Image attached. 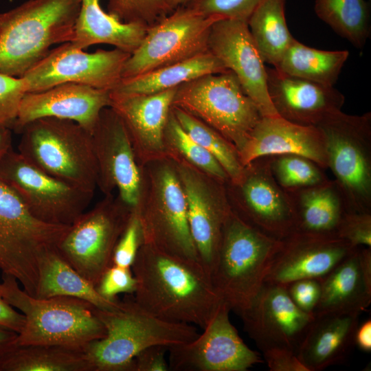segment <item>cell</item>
<instances>
[{
    "label": "cell",
    "mask_w": 371,
    "mask_h": 371,
    "mask_svg": "<svg viewBox=\"0 0 371 371\" xmlns=\"http://www.w3.org/2000/svg\"><path fill=\"white\" fill-rule=\"evenodd\" d=\"M131 270L137 280L135 301L161 319L203 330L222 302L199 262L142 244Z\"/></svg>",
    "instance_id": "6da1fadb"
},
{
    "label": "cell",
    "mask_w": 371,
    "mask_h": 371,
    "mask_svg": "<svg viewBox=\"0 0 371 371\" xmlns=\"http://www.w3.org/2000/svg\"><path fill=\"white\" fill-rule=\"evenodd\" d=\"M80 0H28L0 13V73L21 78L56 44L72 42Z\"/></svg>",
    "instance_id": "7a4b0ae2"
},
{
    "label": "cell",
    "mask_w": 371,
    "mask_h": 371,
    "mask_svg": "<svg viewBox=\"0 0 371 371\" xmlns=\"http://www.w3.org/2000/svg\"><path fill=\"white\" fill-rule=\"evenodd\" d=\"M106 335L85 346L92 371H134V359L154 345L168 348L188 343L199 335L194 326L161 319L126 297L114 311L95 308Z\"/></svg>",
    "instance_id": "3957f363"
},
{
    "label": "cell",
    "mask_w": 371,
    "mask_h": 371,
    "mask_svg": "<svg viewBox=\"0 0 371 371\" xmlns=\"http://www.w3.org/2000/svg\"><path fill=\"white\" fill-rule=\"evenodd\" d=\"M0 297L19 310L25 324L15 346L60 345L84 349L103 338L106 330L95 313V307L69 297L38 298L19 286L12 276L2 273Z\"/></svg>",
    "instance_id": "277c9868"
},
{
    "label": "cell",
    "mask_w": 371,
    "mask_h": 371,
    "mask_svg": "<svg viewBox=\"0 0 371 371\" xmlns=\"http://www.w3.org/2000/svg\"><path fill=\"white\" fill-rule=\"evenodd\" d=\"M280 245L281 240L265 234L232 210L210 275L216 294L230 311L240 315L249 307L265 283Z\"/></svg>",
    "instance_id": "5b68a950"
},
{
    "label": "cell",
    "mask_w": 371,
    "mask_h": 371,
    "mask_svg": "<svg viewBox=\"0 0 371 371\" xmlns=\"http://www.w3.org/2000/svg\"><path fill=\"white\" fill-rule=\"evenodd\" d=\"M19 153L47 173L94 192L98 170L91 133L68 120L43 117L20 131Z\"/></svg>",
    "instance_id": "8992f818"
},
{
    "label": "cell",
    "mask_w": 371,
    "mask_h": 371,
    "mask_svg": "<svg viewBox=\"0 0 371 371\" xmlns=\"http://www.w3.org/2000/svg\"><path fill=\"white\" fill-rule=\"evenodd\" d=\"M69 225L43 222L0 180V269L35 297L41 256L57 247Z\"/></svg>",
    "instance_id": "52a82bcc"
},
{
    "label": "cell",
    "mask_w": 371,
    "mask_h": 371,
    "mask_svg": "<svg viewBox=\"0 0 371 371\" xmlns=\"http://www.w3.org/2000/svg\"><path fill=\"white\" fill-rule=\"evenodd\" d=\"M172 106L214 129L238 152L263 117L231 71L207 74L181 85Z\"/></svg>",
    "instance_id": "ba28073f"
},
{
    "label": "cell",
    "mask_w": 371,
    "mask_h": 371,
    "mask_svg": "<svg viewBox=\"0 0 371 371\" xmlns=\"http://www.w3.org/2000/svg\"><path fill=\"white\" fill-rule=\"evenodd\" d=\"M348 212L371 213V113H335L315 126Z\"/></svg>",
    "instance_id": "9c48e42d"
},
{
    "label": "cell",
    "mask_w": 371,
    "mask_h": 371,
    "mask_svg": "<svg viewBox=\"0 0 371 371\" xmlns=\"http://www.w3.org/2000/svg\"><path fill=\"white\" fill-rule=\"evenodd\" d=\"M164 159L153 161L147 192L142 190L136 209L142 226L143 244L200 262L188 225L185 194L175 164H170Z\"/></svg>",
    "instance_id": "30bf717a"
},
{
    "label": "cell",
    "mask_w": 371,
    "mask_h": 371,
    "mask_svg": "<svg viewBox=\"0 0 371 371\" xmlns=\"http://www.w3.org/2000/svg\"><path fill=\"white\" fill-rule=\"evenodd\" d=\"M131 211L111 194L71 224L56 250L82 276L96 286L112 265L114 248Z\"/></svg>",
    "instance_id": "8fae6325"
},
{
    "label": "cell",
    "mask_w": 371,
    "mask_h": 371,
    "mask_svg": "<svg viewBox=\"0 0 371 371\" xmlns=\"http://www.w3.org/2000/svg\"><path fill=\"white\" fill-rule=\"evenodd\" d=\"M222 19L205 16L188 5L176 8L148 26L141 43L125 62L122 78L136 76L208 51L212 26Z\"/></svg>",
    "instance_id": "7c38bea8"
},
{
    "label": "cell",
    "mask_w": 371,
    "mask_h": 371,
    "mask_svg": "<svg viewBox=\"0 0 371 371\" xmlns=\"http://www.w3.org/2000/svg\"><path fill=\"white\" fill-rule=\"evenodd\" d=\"M0 180L16 192L33 216L54 225L72 224L93 195L47 173L13 149L0 161Z\"/></svg>",
    "instance_id": "4fadbf2b"
},
{
    "label": "cell",
    "mask_w": 371,
    "mask_h": 371,
    "mask_svg": "<svg viewBox=\"0 0 371 371\" xmlns=\"http://www.w3.org/2000/svg\"><path fill=\"white\" fill-rule=\"evenodd\" d=\"M130 54L117 48L88 53L67 42L52 49L21 78L26 92L67 82L111 91L121 81Z\"/></svg>",
    "instance_id": "5bb4252c"
},
{
    "label": "cell",
    "mask_w": 371,
    "mask_h": 371,
    "mask_svg": "<svg viewBox=\"0 0 371 371\" xmlns=\"http://www.w3.org/2000/svg\"><path fill=\"white\" fill-rule=\"evenodd\" d=\"M175 166L187 203V216L199 260L210 275L220 247L223 229L232 212L225 183L184 160Z\"/></svg>",
    "instance_id": "9a60e30c"
},
{
    "label": "cell",
    "mask_w": 371,
    "mask_h": 371,
    "mask_svg": "<svg viewBox=\"0 0 371 371\" xmlns=\"http://www.w3.org/2000/svg\"><path fill=\"white\" fill-rule=\"evenodd\" d=\"M230 309L222 301L208 324L194 340L169 347V370L247 371L262 362L249 348L229 320Z\"/></svg>",
    "instance_id": "2e32d148"
},
{
    "label": "cell",
    "mask_w": 371,
    "mask_h": 371,
    "mask_svg": "<svg viewBox=\"0 0 371 371\" xmlns=\"http://www.w3.org/2000/svg\"><path fill=\"white\" fill-rule=\"evenodd\" d=\"M227 183L238 203L232 208L247 223L278 240L295 231L292 203L273 177L269 157H259L244 166L238 183Z\"/></svg>",
    "instance_id": "e0dca14e"
},
{
    "label": "cell",
    "mask_w": 371,
    "mask_h": 371,
    "mask_svg": "<svg viewBox=\"0 0 371 371\" xmlns=\"http://www.w3.org/2000/svg\"><path fill=\"white\" fill-rule=\"evenodd\" d=\"M98 182L106 195L117 189L120 200L131 210L139 204L142 173L127 130L117 113L104 109L91 133Z\"/></svg>",
    "instance_id": "ac0fdd59"
},
{
    "label": "cell",
    "mask_w": 371,
    "mask_h": 371,
    "mask_svg": "<svg viewBox=\"0 0 371 371\" xmlns=\"http://www.w3.org/2000/svg\"><path fill=\"white\" fill-rule=\"evenodd\" d=\"M239 315L245 331L262 352L283 348L296 352L315 318L293 302L285 286L266 282Z\"/></svg>",
    "instance_id": "d6986e66"
},
{
    "label": "cell",
    "mask_w": 371,
    "mask_h": 371,
    "mask_svg": "<svg viewBox=\"0 0 371 371\" xmlns=\"http://www.w3.org/2000/svg\"><path fill=\"white\" fill-rule=\"evenodd\" d=\"M208 50L233 72L262 115L277 116L267 91V67L245 21L222 19L212 26Z\"/></svg>",
    "instance_id": "ffe728a7"
},
{
    "label": "cell",
    "mask_w": 371,
    "mask_h": 371,
    "mask_svg": "<svg viewBox=\"0 0 371 371\" xmlns=\"http://www.w3.org/2000/svg\"><path fill=\"white\" fill-rule=\"evenodd\" d=\"M356 248L336 235L294 232L281 240L265 282L285 286L301 279H321Z\"/></svg>",
    "instance_id": "44dd1931"
},
{
    "label": "cell",
    "mask_w": 371,
    "mask_h": 371,
    "mask_svg": "<svg viewBox=\"0 0 371 371\" xmlns=\"http://www.w3.org/2000/svg\"><path fill=\"white\" fill-rule=\"evenodd\" d=\"M111 91L67 82L26 92L12 130L19 133L27 123L43 117L71 120L92 133L102 111L111 105Z\"/></svg>",
    "instance_id": "7402d4cb"
},
{
    "label": "cell",
    "mask_w": 371,
    "mask_h": 371,
    "mask_svg": "<svg viewBox=\"0 0 371 371\" xmlns=\"http://www.w3.org/2000/svg\"><path fill=\"white\" fill-rule=\"evenodd\" d=\"M177 89L152 94L111 93L110 107L122 120L137 161L146 163L169 156L164 131Z\"/></svg>",
    "instance_id": "603a6c76"
},
{
    "label": "cell",
    "mask_w": 371,
    "mask_h": 371,
    "mask_svg": "<svg viewBox=\"0 0 371 371\" xmlns=\"http://www.w3.org/2000/svg\"><path fill=\"white\" fill-rule=\"evenodd\" d=\"M267 91L277 114L302 126H315L341 111L344 95L334 86H326L267 67Z\"/></svg>",
    "instance_id": "cb8c5ba5"
},
{
    "label": "cell",
    "mask_w": 371,
    "mask_h": 371,
    "mask_svg": "<svg viewBox=\"0 0 371 371\" xmlns=\"http://www.w3.org/2000/svg\"><path fill=\"white\" fill-rule=\"evenodd\" d=\"M285 154L305 157L322 169L328 168L320 131L316 126L294 124L279 115L262 117L238 152L243 166L259 157Z\"/></svg>",
    "instance_id": "d4e9b609"
},
{
    "label": "cell",
    "mask_w": 371,
    "mask_h": 371,
    "mask_svg": "<svg viewBox=\"0 0 371 371\" xmlns=\"http://www.w3.org/2000/svg\"><path fill=\"white\" fill-rule=\"evenodd\" d=\"M321 295L313 315H359L371 303V247H357L319 279Z\"/></svg>",
    "instance_id": "484cf974"
},
{
    "label": "cell",
    "mask_w": 371,
    "mask_h": 371,
    "mask_svg": "<svg viewBox=\"0 0 371 371\" xmlns=\"http://www.w3.org/2000/svg\"><path fill=\"white\" fill-rule=\"evenodd\" d=\"M359 315L315 316L296 354L308 371H320L344 362L355 345Z\"/></svg>",
    "instance_id": "4316f807"
},
{
    "label": "cell",
    "mask_w": 371,
    "mask_h": 371,
    "mask_svg": "<svg viewBox=\"0 0 371 371\" xmlns=\"http://www.w3.org/2000/svg\"><path fill=\"white\" fill-rule=\"evenodd\" d=\"M292 203L295 231L308 234L336 235L348 212L344 195L335 180L308 187L286 190Z\"/></svg>",
    "instance_id": "83f0119b"
},
{
    "label": "cell",
    "mask_w": 371,
    "mask_h": 371,
    "mask_svg": "<svg viewBox=\"0 0 371 371\" xmlns=\"http://www.w3.org/2000/svg\"><path fill=\"white\" fill-rule=\"evenodd\" d=\"M80 8L74 28L75 47L85 49L97 44L111 45L129 54L144 38L149 25L124 23L105 12L100 0H80Z\"/></svg>",
    "instance_id": "f1b7e54d"
},
{
    "label": "cell",
    "mask_w": 371,
    "mask_h": 371,
    "mask_svg": "<svg viewBox=\"0 0 371 371\" xmlns=\"http://www.w3.org/2000/svg\"><path fill=\"white\" fill-rule=\"evenodd\" d=\"M35 297H75L105 311L117 310L122 304L118 299L111 300L102 297L94 285L60 255L56 248L45 252L39 260L38 281Z\"/></svg>",
    "instance_id": "f546056e"
},
{
    "label": "cell",
    "mask_w": 371,
    "mask_h": 371,
    "mask_svg": "<svg viewBox=\"0 0 371 371\" xmlns=\"http://www.w3.org/2000/svg\"><path fill=\"white\" fill-rule=\"evenodd\" d=\"M222 62L209 50L181 62L131 78H122L111 93L152 94L177 88L199 77L227 72Z\"/></svg>",
    "instance_id": "4dcf8cb0"
},
{
    "label": "cell",
    "mask_w": 371,
    "mask_h": 371,
    "mask_svg": "<svg viewBox=\"0 0 371 371\" xmlns=\"http://www.w3.org/2000/svg\"><path fill=\"white\" fill-rule=\"evenodd\" d=\"M0 371H92L84 349L60 345L16 346L0 358Z\"/></svg>",
    "instance_id": "1f68e13d"
},
{
    "label": "cell",
    "mask_w": 371,
    "mask_h": 371,
    "mask_svg": "<svg viewBox=\"0 0 371 371\" xmlns=\"http://www.w3.org/2000/svg\"><path fill=\"white\" fill-rule=\"evenodd\" d=\"M348 56V50L317 49L294 38L275 68L290 76L334 86Z\"/></svg>",
    "instance_id": "d6a6232c"
},
{
    "label": "cell",
    "mask_w": 371,
    "mask_h": 371,
    "mask_svg": "<svg viewBox=\"0 0 371 371\" xmlns=\"http://www.w3.org/2000/svg\"><path fill=\"white\" fill-rule=\"evenodd\" d=\"M247 23L263 61L276 67L294 39L286 21L285 0H263Z\"/></svg>",
    "instance_id": "836d02e7"
},
{
    "label": "cell",
    "mask_w": 371,
    "mask_h": 371,
    "mask_svg": "<svg viewBox=\"0 0 371 371\" xmlns=\"http://www.w3.org/2000/svg\"><path fill=\"white\" fill-rule=\"evenodd\" d=\"M317 16L355 47L361 48L370 32V10L365 0H315Z\"/></svg>",
    "instance_id": "e575fe53"
},
{
    "label": "cell",
    "mask_w": 371,
    "mask_h": 371,
    "mask_svg": "<svg viewBox=\"0 0 371 371\" xmlns=\"http://www.w3.org/2000/svg\"><path fill=\"white\" fill-rule=\"evenodd\" d=\"M171 111L188 135L219 162L229 177V182L238 183L243 177L244 166L235 146L214 129L182 109L172 106Z\"/></svg>",
    "instance_id": "d590c367"
},
{
    "label": "cell",
    "mask_w": 371,
    "mask_h": 371,
    "mask_svg": "<svg viewBox=\"0 0 371 371\" xmlns=\"http://www.w3.org/2000/svg\"><path fill=\"white\" fill-rule=\"evenodd\" d=\"M165 142L184 159L207 175L223 182L229 177L219 162L203 147L192 139L183 129L172 111L164 131Z\"/></svg>",
    "instance_id": "8d00e7d4"
},
{
    "label": "cell",
    "mask_w": 371,
    "mask_h": 371,
    "mask_svg": "<svg viewBox=\"0 0 371 371\" xmlns=\"http://www.w3.org/2000/svg\"><path fill=\"white\" fill-rule=\"evenodd\" d=\"M273 177L285 190L315 186L328 179L324 169L295 154L268 156Z\"/></svg>",
    "instance_id": "74e56055"
},
{
    "label": "cell",
    "mask_w": 371,
    "mask_h": 371,
    "mask_svg": "<svg viewBox=\"0 0 371 371\" xmlns=\"http://www.w3.org/2000/svg\"><path fill=\"white\" fill-rule=\"evenodd\" d=\"M108 12L124 23L153 25L170 12L165 0H109Z\"/></svg>",
    "instance_id": "f35d334b"
},
{
    "label": "cell",
    "mask_w": 371,
    "mask_h": 371,
    "mask_svg": "<svg viewBox=\"0 0 371 371\" xmlns=\"http://www.w3.org/2000/svg\"><path fill=\"white\" fill-rule=\"evenodd\" d=\"M263 0H193L187 5L205 16L247 22L255 8Z\"/></svg>",
    "instance_id": "ab89813d"
},
{
    "label": "cell",
    "mask_w": 371,
    "mask_h": 371,
    "mask_svg": "<svg viewBox=\"0 0 371 371\" xmlns=\"http://www.w3.org/2000/svg\"><path fill=\"white\" fill-rule=\"evenodd\" d=\"M142 244V230L139 215L137 210H132L126 226L114 248L112 265L131 268Z\"/></svg>",
    "instance_id": "60d3db41"
},
{
    "label": "cell",
    "mask_w": 371,
    "mask_h": 371,
    "mask_svg": "<svg viewBox=\"0 0 371 371\" xmlns=\"http://www.w3.org/2000/svg\"><path fill=\"white\" fill-rule=\"evenodd\" d=\"M25 93L22 78L0 73V126L12 128Z\"/></svg>",
    "instance_id": "b9f144b4"
},
{
    "label": "cell",
    "mask_w": 371,
    "mask_h": 371,
    "mask_svg": "<svg viewBox=\"0 0 371 371\" xmlns=\"http://www.w3.org/2000/svg\"><path fill=\"white\" fill-rule=\"evenodd\" d=\"M336 236L355 247H371V213L346 212Z\"/></svg>",
    "instance_id": "7bdbcfd3"
},
{
    "label": "cell",
    "mask_w": 371,
    "mask_h": 371,
    "mask_svg": "<svg viewBox=\"0 0 371 371\" xmlns=\"http://www.w3.org/2000/svg\"><path fill=\"white\" fill-rule=\"evenodd\" d=\"M137 280L131 268L111 265L96 285L98 292L104 298L114 300L120 293H134Z\"/></svg>",
    "instance_id": "ee69618b"
},
{
    "label": "cell",
    "mask_w": 371,
    "mask_h": 371,
    "mask_svg": "<svg viewBox=\"0 0 371 371\" xmlns=\"http://www.w3.org/2000/svg\"><path fill=\"white\" fill-rule=\"evenodd\" d=\"M285 288L293 302L300 309L313 314L321 295L319 279L295 280L285 286Z\"/></svg>",
    "instance_id": "f6af8a7d"
},
{
    "label": "cell",
    "mask_w": 371,
    "mask_h": 371,
    "mask_svg": "<svg viewBox=\"0 0 371 371\" xmlns=\"http://www.w3.org/2000/svg\"><path fill=\"white\" fill-rule=\"evenodd\" d=\"M271 371H308L295 351L272 348L262 352Z\"/></svg>",
    "instance_id": "bcb514c9"
},
{
    "label": "cell",
    "mask_w": 371,
    "mask_h": 371,
    "mask_svg": "<svg viewBox=\"0 0 371 371\" xmlns=\"http://www.w3.org/2000/svg\"><path fill=\"white\" fill-rule=\"evenodd\" d=\"M168 348L154 345L142 350L134 359V371H168L166 354Z\"/></svg>",
    "instance_id": "7dc6e473"
},
{
    "label": "cell",
    "mask_w": 371,
    "mask_h": 371,
    "mask_svg": "<svg viewBox=\"0 0 371 371\" xmlns=\"http://www.w3.org/2000/svg\"><path fill=\"white\" fill-rule=\"evenodd\" d=\"M24 324V315L0 297V327L19 334Z\"/></svg>",
    "instance_id": "c3c4849f"
},
{
    "label": "cell",
    "mask_w": 371,
    "mask_h": 371,
    "mask_svg": "<svg viewBox=\"0 0 371 371\" xmlns=\"http://www.w3.org/2000/svg\"><path fill=\"white\" fill-rule=\"evenodd\" d=\"M355 345L366 352L371 351V319L358 324L355 333Z\"/></svg>",
    "instance_id": "681fc988"
},
{
    "label": "cell",
    "mask_w": 371,
    "mask_h": 371,
    "mask_svg": "<svg viewBox=\"0 0 371 371\" xmlns=\"http://www.w3.org/2000/svg\"><path fill=\"white\" fill-rule=\"evenodd\" d=\"M18 333L0 327V358L12 349Z\"/></svg>",
    "instance_id": "f907efd6"
},
{
    "label": "cell",
    "mask_w": 371,
    "mask_h": 371,
    "mask_svg": "<svg viewBox=\"0 0 371 371\" xmlns=\"http://www.w3.org/2000/svg\"><path fill=\"white\" fill-rule=\"evenodd\" d=\"M12 129L5 126H0V161L12 148Z\"/></svg>",
    "instance_id": "816d5d0a"
},
{
    "label": "cell",
    "mask_w": 371,
    "mask_h": 371,
    "mask_svg": "<svg viewBox=\"0 0 371 371\" xmlns=\"http://www.w3.org/2000/svg\"><path fill=\"white\" fill-rule=\"evenodd\" d=\"M166 5L171 12L176 8L187 5L193 0H165Z\"/></svg>",
    "instance_id": "f5cc1de1"
}]
</instances>
